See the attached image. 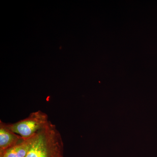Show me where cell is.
<instances>
[{"label": "cell", "mask_w": 157, "mask_h": 157, "mask_svg": "<svg viewBox=\"0 0 157 157\" xmlns=\"http://www.w3.org/2000/svg\"><path fill=\"white\" fill-rule=\"evenodd\" d=\"M60 133L50 121L36 135L26 157H64Z\"/></svg>", "instance_id": "obj_1"}, {"label": "cell", "mask_w": 157, "mask_h": 157, "mask_svg": "<svg viewBox=\"0 0 157 157\" xmlns=\"http://www.w3.org/2000/svg\"><path fill=\"white\" fill-rule=\"evenodd\" d=\"M49 121L47 114L41 110H38L32 113L28 117L15 123H3L7 128L19 135L24 139H27L37 134Z\"/></svg>", "instance_id": "obj_2"}, {"label": "cell", "mask_w": 157, "mask_h": 157, "mask_svg": "<svg viewBox=\"0 0 157 157\" xmlns=\"http://www.w3.org/2000/svg\"><path fill=\"white\" fill-rule=\"evenodd\" d=\"M25 140L21 136L7 128L0 121V154Z\"/></svg>", "instance_id": "obj_3"}, {"label": "cell", "mask_w": 157, "mask_h": 157, "mask_svg": "<svg viewBox=\"0 0 157 157\" xmlns=\"http://www.w3.org/2000/svg\"><path fill=\"white\" fill-rule=\"evenodd\" d=\"M36 135L28 139H25L16 145L6 150L0 154V157H26Z\"/></svg>", "instance_id": "obj_4"}]
</instances>
